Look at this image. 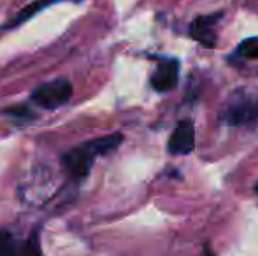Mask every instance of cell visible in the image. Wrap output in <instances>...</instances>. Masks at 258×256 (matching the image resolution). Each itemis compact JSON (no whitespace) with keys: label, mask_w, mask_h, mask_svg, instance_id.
<instances>
[{"label":"cell","mask_w":258,"mask_h":256,"mask_svg":"<svg viewBox=\"0 0 258 256\" xmlns=\"http://www.w3.org/2000/svg\"><path fill=\"white\" fill-rule=\"evenodd\" d=\"M237 55L246 60H258V37L244 39L237 46Z\"/></svg>","instance_id":"ba28073f"},{"label":"cell","mask_w":258,"mask_h":256,"mask_svg":"<svg viewBox=\"0 0 258 256\" xmlns=\"http://www.w3.org/2000/svg\"><path fill=\"white\" fill-rule=\"evenodd\" d=\"M195 147V128L190 120H183L176 125L169 139V153L190 154Z\"/></svg>","instance_id":"52a82bcc"},{"label":"cell","mask_w":258,"mask_h":256,"mask_svg":"<svg viewBox=\"0 0 258 256\" xmlns=\"http://www.w3.org/2000/svg\"><path fill=\"white\" fill-rule=\"evenodd\" d=\"M7 114H9V116H14V118H23V120L25 118H32V111L25 106L11 107V109H7Z\"/></svg>","instance_id":"9c48e42d"},{"label":"cell","mask_w":258,"mask_h":256,"mask_svg":"<svg viewBox=\"0 0 258 256\" xmlns=\"http://www.w3.org/2000/svg\"><path fill=\"white\" fill-rule=\"evenodd\" d=\"M0 256H44L35 239L16 240L7 230H0Z\"/></svg>","instance_id":"277c9868"},{"label":"cell","mask_w":258,"mask_h":256,"mask_svg":"<svg viewBox=\"0 0 258 256\" xmlns=\"http://www.w3.org/2000/svg\"><path fill=\"white\" fill-rule=\"evenodd\" d=\"M177 79H179V62L174 58H167L162 60L151 74V86L156 92L165 93L176 88Z\"/></svg>","instance_id":"5b68a950"},{"label":"cell","mask_w":258,"mask_h":256,"mask_svg":"<svg viewBox=\"0 0 258 256\" xmlns=\"http://www.w3.org/2000/svg\"><path fill=\"white\" fill-rule=\"evenodd\" d=\"M204 256H216V254H214V253H213V251L206 249V254H204Z\"/></svg>","instance_id":"30bf717a"},{"label":"cell","mask_w":258,"mask_h":256,"mask_svg":"<svg viewBox=\"0 0 258 256\" xmlns=\"http://www.w3.org/2000/svg\"><path fill=\"white\" fill-rule=\"evenodd\" d=\"M74 2H81V0H74Z\"/></svg>","instance_id":"8fae6325"},{"label":"cell","mask_w":258,"mask_h":256,"mask_svg":"<svg viewBox=\"0 0 258 256\" xmlns=\"http://www.w3.org/2000/svg\"><path fill=\"white\" fill-rule=\"evenodd\" d=\"M72 97V84L69 79H53L49 82L41 84L34 93L30 100L35 106L42 109H58L60 106L67 104Z\"/></svg>","instance_id":"7a4b0ae2"},{"label":"cell","mask_w":258,"mask_h":256,"mask_svg":"<svg viewBox=\"0 0 258 256\" xmlns=\"http://www.w3.org/2000/svg\"><path fill=\"white\" fill-rule=\"evenodd\" d=\"M220 118L228 127L249 125L258 120V86H239L228 93Z\"/></svg>","instance_id":"6da1fadb"},{"label":"cell","mask_w":258,"mask_h":256,"mask_svg":"<svg viewBox=\"0 0 258 256\" xmlns=\"http://www.w3.org/2000/svg\"><path fill=\"white\" fill-rule=\"evenodd\" d=\"M99 154L95 153V149L92 147V144L85 142L83 146H78L74 149L67 151V153L61 156V163L67 168V172L76 179H81L85 176H88L90 168L93 165V160Z\"/></svg>","instance_id":"3957f363"},{"label":"cell","mask_w":258,"mask_h":256,"mask_svg":"<svg viewBox=\"0 0 258 256\" xmlns=\"http://www.w3.org/2000/svg\"><path fill=\"white\" fill-rule=\"evenodd\" d=\"M256 193H258V185H256Z\"/></svg>","instance_id":"7c38bea8"},{"label":"cell","mask_w":258,"mask_h":256,"mask_svg":"<svg viewBox=\"0 0 258 256\" xmlns=\"http://www.w3.org/2000/svg\"><path fill=\"white\" fill-rule=\"evenodd\" d=\"M221 14H206V16H199L190 25V35L197 42H201L206 48H213L216 46L218 35H216V23L220 21Z\"/></svg>","instance_id":"8992f818"}]
</instances>
